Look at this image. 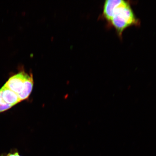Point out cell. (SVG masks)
<instances>
[{"mask_svg": "<svg viewBox=\"0 0 156 156\" xmlns=\"http://www.w3.org/2000/svg\"><path fill=\"white\" fill-rule=\"evenodd\" d=\"M12 107L11 105L7 104L3 100L2 98L1 93L0 91V113L9 110Z\"/></svg>", "mask_w": 156, "mask_h": 156, "instance_id": "277c9868", "label": "cell"}, {"mask_svg": "<svg viewBox=\"0 0 156 156\" xmlns=\"http://www.w3.org/2000/svg\"><path fill=\"white\" fill-rule=\"evenodd\" d=\"M5 156H21L19 155V153L18 152H15V153H9L8 154Z\"/></svg>", "mask_w": 156, "mask_h": 156, "instance_id": "5b68a950", "label": "cell"}, {"mask_svg": "<svg viewBox=\"0 0 156 156\" xmlns=\"http://www.w3.org/2000/svg\"><path fill=\"white\" fill-rule=\"evenodd\" d=\"M24 72H21L10 78L4 85L18 95L22 92L27 81L32 76Z\"/></svg>", "mask_w": 156, "mask_h": 156, "instance_id": "7a4b0ae2", "label": "cell"}, {"mask_svg": "<svg viewBox=\"0 0 156 156\" xmlns=\"http://www.w3.org/2000/svg\"><path fill=\"white\" fill-rule=\"evenodd\" d=\"M103 15L116 29L120 37L127 28L139 24L129 3L123 0L105 1Z\"/></svg>", "mask_w": 156, "mask_h": 156, "instance_id": "6da1fadb", "label": "cell"}, {"mask_svg": "<svg viewBox=\"0 0 156 156\" xmlns=\"http://www.w3.org/2000/svg\"><path fill=\"white\" fill-rule=\"evenodd\" d=\"M2 98L7 104L13 106L21 102L18 95L4 85L0 89Z\"/></svg>", "mask_w": 156, "mask_h": 156, "instance_id": "3957f363", "label": "cell"}]
</instances>
